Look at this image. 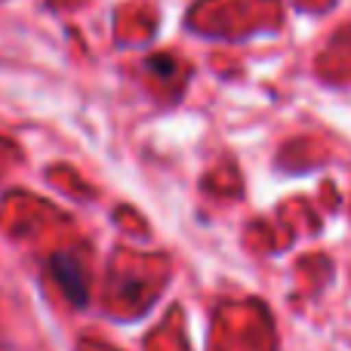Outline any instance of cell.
<instances>
[{
  "label": "cell",
  "mask_w": 351,
  "mask_h": 351,
  "mask_svg": "<svg viewBox=\"0 0 351 351\" xmlns=\"http://www.w3.org/2000/svg\"><path fill=\"white\" fill-rule=\"evenodd\" d=\"M152 68H154V71H170V59H167V56H164V59H152Z\"/></svg>",
  "instance_id": "obj_2"
},
{
  "label": "cell",
  "mask_w": 351,
  "mask_h": 351,
  "mask_svg": "<svg viewBox=\"0 0 351 351\" xmlns=\"http://www.w3.org/2000/svg\"><path fill=\"white\" fill-rule=\"evenodd\" d=\"M49 265H53L56 280H59L62 293L71 299V305L84 308L86 299H90V293H86V278H84V268H80V262L74 259L71 253H56Z\"/></svg>",
  "instance_id": "obj_1"
}]
</instances>
